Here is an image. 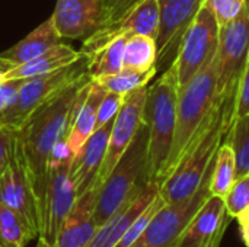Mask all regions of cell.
<instances>
[{"label":"cell","instance_id":"1","mask_svg":"<svg viewBox=\"0 0 249 247\" xmlns=\"http://www.w3.org/2000/svg\"><path fill=\"white\" fill-rule=\"evenodd\" d=\"M90 82L92 77L86 73L83 77L35 109L20 128L13 131L23 153L38 213L47 192L53 153L55 147L66 140L76 106L88 92Z\"/></svg>","mask_w":249,"mask_h":247},{"label":"cell","instance_id":"2","mask_svg":"<svg viewBox=\"0 0 249 247\" xmlns=\"http://www.w3.org/2000/svg\"><path fill=\"white\" fill-rule=\"evenodd\" d=\"M232 111V103L222 100L206 119L175 167L159 185V195L165 204L181 202L200 188L223 143L231 124Z\"/></svg>","mask_w":249,"mask_h":247},{"label":"cell","instance_id":"3","mask_svg":"<svg viewBox=\"0 0 249 247\" xmlns=\"http://www.w3.org/2000/svg\"><path fill=\"white\" fill-rule=\"evenodd\" d=\"M178 92L177 67L174 63L147 87L143 109V122L149 130L147 179L159 185L175 135Z\"/></svg>","mask_w":249,"mask_h":247},{"label":"cell","instance_id":"4","mask_svg":"<svg viewBox=\"0 0 249 247\" xmlns=\"http://www.w3.org/2000/svg\"><path fill=\"white\" fill-rule=\"evenodd\" d=\"M222 100L223 99L217 96L216 90V60L213 57L198 71V74L178 92L175 135L163 170L162 182L175 167L188 144L194 140L206 119Z\"/></svg>","mask_w":249,"mask_h":247},{"label":"cell","instance_id":"5","mask_svg":"<svg viewBox=\"0 0 249 247\" xmlns=\"http://www.w3.org/2000/svg\"><path fill=\"white\" fill-rule=\"evenodd\" d=\"M147 146L149 130L143 122L131 144L127 147L99 188L93 213L98 227L109 220L133 195H136L146 183H149Z\"/></svg>","mask_w":249,"mask_h":247},{"label":"cell","instance_id":"6","mask_svg":"<svg viewBox=\"0 0 249 247\" xmlns=\"http://www.w3.org/2000/svg\"><path fill=\"white\" fill-rule=\"evenodd\" d=\"M86 73L88 55L82 52L76 61L58 70L23 79V83L12 102L0 112V127L10 131L19 130L35 109L73 84Z\"/></svg>","mask_w":249,"mask_h":247},{"label":"cell","instance_id":"7","mask_svg":"<svg viewBox=\"0 0 249 247\" xmlns=\"http://www.w3.org/2000/svg\"><path fill=\"white\" fill-rule=\"evenodd\" d=\"M249 58V0L239 15L220 28L216 49L217 96L235 105L238 84ZM233 112V111H232Z\"/></svg>","mask_w":249,"mask_h":247},{"label":"cell","instance_id":"8","mask_svg":"<svg viewBox=\"0 0 249 247\" xmlns=\"http://www.w3.org/2000/svg\"><path fill=\"white\" fill-rule=\"evenodd\" d=\"M71 157L63 140L54 150L50 163L47 192L39 210V237L54 246L63 221L70 213L74 201L76 191L70 178Z\"/></svg>","mask_w":249,"mask_h":247},{"label":"cell","instance_id":"9","mask_svg":"<svg viewBox=\"0 0 249 247\" xmlns=\"http://www.w3.org/2000/svg\"><path fill=\"white\" fill-rule=\"evenodd\" d=\"M213 166L207 172L200 188L190 198L175 204H163L130 247H177L188 223L212 195L210 176Z\"/></svg>","mask_w":249,"mask_h":247},{"label":"cell","instance_id":"10","mask_svg":"<svg viewBox=\"0 0 249 247\" xmlns=\"http://www.w3.org/2000/svg\"><path fill=\"white\" fill-rule=\"evenodd\" d=\"M219 32L217 20L204 0L187 28L174 61L179 89L185 87L214 57L219 44Z\"/></svg>","mask_w":249,"mask_h":247},{"label":"cell","instance_id":"11","mask_svg":"<svg viewBox=\"0 0 249 247\" xmlns=\"http://www.w3.org/2000/svg\"><path fill=\"white\" fill-rule=\"evenodd\" d=\"M0 204L19 213L32 230L39 234V213L29 182L26 165L20 144L13 132L10 160L7 169L0 176Z\"/></svg>","mask_w":249,"mask_h":247},{"label":"cell","instance_id":"12","mask_svg":"<svg viewBox=\"0 0 249 247\" xmlns=\"http://www.w3.org/2000/svg\"><path fill=\"white\" fill-rule=\"evenodd\" d=\"M147 86L137 89L128 95H125L124 102L114 119L112 128H111V135H109V143L107 148V154L102 163V167L99 170L95 188L99 189L107 176L111 173L120 157L124 154L127 147L131 144L133 138L136 137L140 125L143 124V109L146 103V96H147Z\"/></svg>","mask_w":249,"mask_h":247},{"label":"cell","instance_id":"13","mask_svg":"<svg viewBox=\"0 0 249 247\" xmlns=\"http://www.w3.org/2000/svg\"><path fill=\"white\" fill-rule=\"evenodd\" d=\"M160 19L159 0H143L124 17L109 26L99 28L88 38H85L80 52L90 55L108 42L120 36L147 35L156 39Z\"/></svg>","mask_w":249,"mask_h":247},{"label":"cell","instance_id":"14","mask_svg":"<svg viewBox=\"0 0 249 247\" xmlns=\"http://www.w3.org/2000/svg\"><path fill=\"white\" fill-rule=\"evenodd\" d=\"M204 1V0H203ZM203 4V3H201ZM201 4L160 0V19L156 35V70H166L175 61L182 36Z\"/></svg>","mask_w":249,"mask_h":247},{"label":"cell","instance_id":"15","mask_svg":"<svg viewBox=\"0 0 249 247\" xmlns=\"http://www.w3.org/2000/svg\"><path fill=\"white\" fill-rule=\"evenodd\" d=\"M114 119L108 121L101 128L95 130L71 160L70 178L74 185L76 197H80L85 192L95 188L99 170L107 154Z\"/></svg>","mask_w":249,"mask_h":247},{"label":"cell","instance_id":"16","mask_svg":"<svg viewBox=\"0 0 249 247\" xmlns=\"http://www.w3.org/2000/svg\"><path fill=\"white\" fill-rule=\"evenodd\" d=\"M102 0H57L53 13L61 38L85 39L101 25Z\"/></svg>","mask_w":249,"mask_h":247},{"label":"cell","instance_id":"17","mask_svg":"<svg viewBox=\"0 0 249 247\" xmlns=\"http://www.w3.org/2000/svg\"><path fill=\"white\" fill-rule=\"evenodd\" d=\"M159 195V183H146L136 195H133L109 220H107L95 233L86 247H115L125 230L137 220V217Z\"/></svg>","mask_w":249,"mask_h":247},{"label":"cell","instance_id":"18","mask_svg":"<svg viewBox=\"0 0 249 247\" xmlns=\"http://www.w3.org/2000/svg\"><path fill=\"white\" fill-rule=\"evenodd\" d=\"M232 218L223 198L210 195L184 230L177 247H204L214 237L225 234Z\"/></svg>","mask_w":249,"mask_h":247},{"label":"cell","instance_id":"19","mask_svg":"<svg viewBox=\"0 0 249 247\" xmlns=\"http://www.w3.org/2000/svg\"><path fill=\"white\" fill-rule=\"evenodd\" d=\"M99 189L92 188L77 197L70 213L61 224L53 247H86L99 229L95 223V207Z\"/></svg>","mask_w":249,"mask_h":247},{"label":"cell","instance_id":"20","mask_svg":"<svg viewBox=\"0 0 249 247\" xmlns=\"http://www.w3.org/2000/svg\"><path fill=\"white\" fill-rule=\"evenodd\" d=\"M107 89L95 79H92L88 92L76 106V111L73 114V119L66 137V146L70 153V157H73L79 153L85 141L92 135L95 131V122H96V114L98 108L107 95Z\"/></svg>","mask_w":249,"mask_h":247},{"label":"cell","instance_id":"21","mask_svg":"<svg viewBox=\"0 0 249 247\" xmlns=\"http://www.w3.org/2000/svg\"><path fill=\"white\" fill-rule=\"evenodd\" d=\"M60 42H61V35L58 33L53 17H48L38 28H35L29 35H26L22 41H19L16 45L1 52L0 57L18 66L39 57L41 54H44L51 47Z\"/></svg>","mask_w":249,"mask_h":247},{"label":"cell","instance_id":"22","mask_svg":"<svg viewBox=\"0 0 249 247\" xmlns=\"http://www.w3.org/2000/svg\"><path fill=\"white\" fill-rule=\"evenodd\" d=\"M80 55H82L80 51H74L70 45L60 42V44L51 47L48 51H45L39 57L15 66L7 73H4L3 79L4 80L28 79V77H34L38 74L50 73V71L58 70V68L76 61Z\"/></svg>","mask_w":249,"mask_h":247},{"label":"cell","instance_id":"23","mask_svg":"<svg viewBox=\"0 0 249 247\" xmlns=\"http://www.w3.org/2000/svg\"><path fill=\"white\" fill-rule=\"evenodd\" d=\"M130 36H120L88 55V73L92 79L115 74L123 70L124 47Z\"/></svg>","mask_w":249,"mask_h":247},{"label":"cell","instance_id":"24","mask_svg":"<svg viewBox=\"0 0 249 247\" xmlns=\"http://www.w3.org/2000/svg\"><path fill=\"white\" fill-rule=\"evenodd\" d=\"M35 236L19 213L0 204V247H25Z\"/></svg>","mask_w":249,"mask_h":247},{"label":"cell","instance_id":"25","mask_svg":"<svg viewBox=\"0 0 249 247\" xmlns=\"http://www.w3.org/2000/svg\"><path fill=\"white\" fill-rule=\"evenodd\" d=\"M235 181H236L235 154L232 147L223 141L216 153V160L210 176V194L219 198H225V195L229 192Z\"/></svg>","mask_w":249,"mask_h":247},{"label":"cell","instance_id":"26","mask_svg":"<svg viewBox=\"0 0 249 247\" xmlns=\"http://www.w3.org/2000/svg\"><path fill=\"white\" fill-rule=\"evenodd\" d=\"M156 64V41L147 35H131L124 47L123 68L146 71Z\"/></svg>","mask_w":249,"mask_h":247},{"label":"cell","instance_id":"27","mask_svg":"<svg viewBox=\"0 0 249 247\" xmlns=\"http://www.w3.org/2000/svg\"><path fill=\"white\" fill-rule=\"evenodd\" d=\"M235 154L236 178L249 173V112L247 115L233 119L223 138Z\"/></svg>","mask_w":249,"mask_h":247},{"label":"cell","instance_id":"28","mask_svg":"<svg viewBox=\"0 0 249 247\" xmlns=\"http://www.w3.org/2000/svg\"><path fill=\"white\" fill-rule=\"evenodd\" d=\"M158 74L156 66L146 70V71H137V70H130V68H123L121 71L109 76H104L98 80L108 92H115L123 96L142 89L150 83V80Z\"/></svg>","mask_w":249,"mask_h":247},{"label":"cell","instance_id":"29","mask_svg":"<svg viewBox=\"0 0 249 247\" xmlns=\"http://www.w3.org/2000/svg\"><path fill=\"white\" fill-rule=\"evenodd\" d=\"M228 215L236 218L249 208V173L236 178L232 188L223 198Z\"/></svg>","mask_w":249,"mask_h":247},{"label":"cell","instance_id":"30","mask_svg":"<svg viewBox=\"0 0 249 247\" xmlns=\"http://www.w3.org/2000/svg\"><path fill=\"white\" fill-rule=\"evenodd\" d=\"M143 0H102V15L99 28L112 25L114 22L124 17ZM98 28V29H99Z\"/></svg>","mask_w":249,"mask_h":247},{"label":"cell","instance_id":"31","mask_svg":"<svg viewBox=\"0 0 249 247\" xmlns=\"http://www.w3.org/2000/svg\"><path fill=\"white\" fill-rule=\"evenodd\" d=\"M206 3L213 12L219 28H223L239 15L247 0H206Z\"/></svg>","mask_w":249,"mask_h":247},{"label":"cell","instance_id":"32","mask_svg":"<svg viewBox=\"0 0 249 247\" xmlns=\"http://www.w3.org/2000/svg\"><path fill=\"white\" fill-rule=\"evenodd\" d=\"M123 95L115 93V92H107V95L104 96L99 108H98V114H96V122H95V130L101 128L104 124H107L108 121L114 119L124 102Z\"/></svg>","mask_w":249,"mask_h":247},{"label":"cell","instance_id":"33","mask_svg":"<svg viewBox=\"0 0 249 247\" xmlns=\"http://www.w3.org/2000/svg\"><path fill=\"white\" fill-rule=\"evenodd\" d=\"M249 112V58L245 70L242 73V77L239 80L238 84V92H236V99H235V105H233V112H232V118H231V124L233 122V119L241 118L244 115H247ZM229 124V127H231Z\"/></svg>","mask_w":249,"mask_h":247},{"label":"cell","instance_id":"34","mask_svg":"<svg viewBox=\"0 0 249 247\" xmlns=\"http://www.w3.org/2000/svg\"><path fill=\"white\" fill-rule=\"evenodd\" d=\"M12 138H13V131L4 127H0V176L9 166Z\"/></svg>","mask_w":249,"mask_h":247},{"label":"cell","instance_id":"35","mask_svg":"<svg viewBox=\"0 0 249 247\" xmlns=\"http://www.w3.org/2000/svg\"><path fill=\"white\" fill-rule=\"evenodd\" d=\"M22 83H23V79H12V80H4L0 83V112L12 102V99L18 93Z\"/></svg>","mask_w":249,"mask_h":247},{"label":"cell","instance_id":"36","mask_svg":"<svg viewBox=\"0 0 249 247\" xmlns=\"http://www.w3.org/2000/svg\"><path fill=\"white\" fill-rule=\"evenodd\" d=\"M236 220L239 223V230H241L242 240H244L245 246L249 247V208L245 210L241 215H238Z\"/></svg>","mask_w":249,"mask_h":247},{"label":"cell","instance_id":"37","mask_svg":"<svg viewBox=\"0 0 249 247\" xmlns=\"http://www.w3.org/2000/svg\"><path fill=\"white\" fill-rule=\"evenodd\" d=\"M13 67H15L13 63H10L9 60L0 57V73H7V71H9L10 68H13Z\"/></svg>","mask_w":249,"mask_h":247},{"label":"cell","instance_id":"38","mask_svg":"<svg viewBox=\"0 0 249 247\" xmlns=\"http://www.w3.org/2000/svg\"><path fill=\"white\" fill-rule=\"evenodd\" d=\"M222 239H223V234L222 236H217V237H214L207 246L204 247H220V243H222Z\"/></svg>","mask_w":249,"mask_h":247},{"label":"cell","instance_id":"39","mask_svg":"<svg viewBox=\"0 0 249 247\" xmlns=\"http://www.w3.org/2000/svg\"><path fill=\"white\" fill-rule=\"evenodd\" d=\"M36 247H53L50 243H47L44 239H41L39 237V240H38V243H36Z\"/></svg>","mask_w":249,"mask_h":247},{"label":"cell","instance_id":"40","mask_svg":"<svg viewBox=\"0 0 249 247\" xmlns=\"http://www.w3.org/2000/svg\"><path fill=\"white\" fill-rule=\"evenodd\" d=\"M160 1V0H159ZM177 1H182V3H190V4H201L203 0H177Z\"/></svg>","mask_w":249,"mask_h":247}]
</instances>
